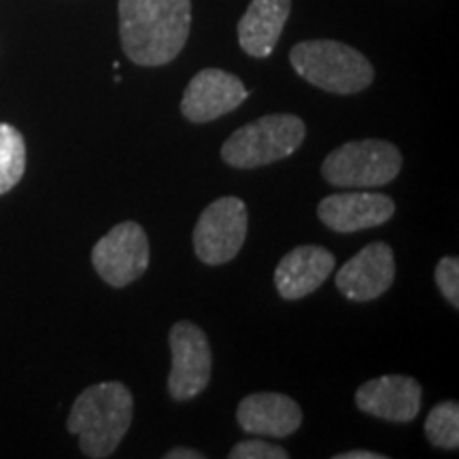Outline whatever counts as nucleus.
Returning <instances> with one entry per match:
<instances>
[{
  "mask_svg": "<svg viewBox=\"0 0 459 459\" xmlns=\"http://www.w3.org/2000/svg\"><path fill=\"white\" fill-rule=\"evenodd\" d=\"M249 91L237 74L221 68H204L187 83L181 99L183 117L194 124H206L238 108Z\"/></svg>",
  "mask_w": 459,
  "mask_h": 459,
  "instance_id": "1a4fd4ad",
  "label": "nucleus"
},
{
  "mask_svg": "<svg viewBox=\"0 0 459 459\" xmlns=\"http://www.w3.org/2000/svg\"><path fill=\"white\" fill-rule=\"evenodd\" d=\"M26 172V143L11 124H0V196L20 183Z\"/></svg>",
  "mask_w": 459,
  "mask_h": 459,
  "instance_id": "dca6fc26",
  "label": "nucleus"
},
{
  "mask_svg": "<svg viewBox=\"0 0 459 459\" xmlns=\"http://www.w3.org/2000/svg\"><path fill=\"white\" fill-rule=\"evenodd\" d=\"M169 344L172 353L169 375L170 398L177 402L196 398L211 383V370H213L209 338L192 321H179L170 328Z\"/></svg>",
  "mask_w": 459,
  "mask_h": 459,
  "instance_id": "0eeeda50",
  "label": "nucleus"
},
{
  "mask_svg": "<svg viewBox=\"0 0 459 459\" xmlns=\"http://www.w3.org/2000/svg\"><path fill=\"white\" fill-rule=\"evenodd\" d=\"M166 459H204V453L196 449H187V446H177L164 455Z\"/></svg>",
  "mask_w": 459,
  "mask_h": 459,
  "instance_id": "aec40b11",
  "label": "nucleus"
},
{
  "mask_svg": "<svg viewBox=\"0 0 459 459\" xmlns=\"http://www.w3.org/2000/svg\"><path fill=\"white\" fill-rule=\"evenodd\" d=\"M334 459H387V455H381V453H372V451H347V453H338Z\"/></svg>",
  "mask_w": 459,
  "mask_h": 459,
  "instance_id": "412c9836",
  "label": "nucleus"
},
{
  "mask_svg": "<svg viewBox=\"0 0 459 459\" xmlns=\"http://www.w3.org/2000/svg\"><path fill=\"white\" fill-rule=\"evenodd\" d=\"M290 62L298 77L330 94H359L375 82V68L364 54L351 45L330 39L294 45Z\"/></svg>",
  "mask_w": 459,
  "mask_h": 459,
  "instance_id": "7ed1b4c3",
  "label": "nucleus"
},
{
  "mask_svg": "<svg viewBox=\"0 0 459 459\" xmlns=\"http://www.w3.org/2000/svg\"><path fill=\"white\" fill-rule=\"evenodd\" d=\"M237 421L247 434L287 438L302 426V409L290 395L260 392L240 400Z\"/></svg>",
  "mask_w": 459,
  "mask_h": 459,
  "instance_id": "4468645a",
  "label": "nucleus"
},
{
  "mask_svg": "<svg viewBox=\"0 0 459 459\" xmlns=\"http://www.w3.org/2000/svg\"><path fill=\"white\" fill-rule=\"evenodd\" d=\"M436 285H438L440 294L446 298V302L453 308H459V260L457 257L446 255L438 262L434 273Z\"/></svg>",
  "mask_w": 459,
  "mask_h": 459,
  "instance_id": "a211bd4d",
  "label": "nucleus"
},
{
  "mask_svg": "<svg viewBox=\"0 0 459 459\" xmlns=\"http://www.w3.org/2000/svg\"><path fill=\"white\" fill-rule=\"evenodd\" d=\"M291 0H251L238 22L240 49L251 57H268L277 48Z\"/></svg>",
  "mask_w": 459,
  "mask_h": 459,
  "instance_id": "2eb2a0df",
  "label": "nucleus"
},
{
  "mask_svg": "<svg viewBox=\"0 0 459 459\" xmlns=\"http://www.w3.org/2000/svg\"><path fill=\"white\" fill-rule=\"evenodd\" d=\"M192 0H119V37L130 62L164 66L186 48Z\"/></svg>",
  "mask_w": 459,
  "mask_h": 459,
  "instance_id": "f257e3e1",
  "label": "nucleus"
},
{
  "mask_svg": "<svg viewBox=\"0 0 459 459\" xmlns=\"http://www.w3.org/2000/svg\"><path fill=\"white\" fill-rule=\"evenodd\" d=\"M132 409L134 400L124 383H96L77 395L66 428L79 438L83 455L91 459L111 457L128 434Z\"/></svg>",
  "mask_w": 459,
  "mask_h": 459,
  "instance_id": "f03ea898",
  "label": "nucleus"
},
{
  "mask_svg": "<svg viewBox=\"0 0 459 459\" xmlns=\"http://www.w3.org/2000/svg\"><path fill=\"white\" fill-rule=\"evenodd\" d=\"M230 459H287L290 453L266 440H243L230 451Z\"/></svg>",
  "mask_w": 459,
  "mask_h": 459,
  "instance_id": "6ab92c4d",
  "label": "nucleus"
},
{
  "mask_svg": "<svg viewBox=\"0 0 459 459\" xmlns=\"http://www.w3.org/2000/svg\"><path fill=\"white\" fill-rule=\"evenodd\" d=\"M355 404L361 412L383 421L409 423L421 409V385L402 375L370 378L355 392Z\"/></svg>",
  "mask_w": 459,
  "mask_h": 459,
  "instance_id": "9b49d317",
  "label": "nucleus"
},
{
  "mask_svg": "<svg viewBox=\"0 0 459 459\" xmlns=\"http://www.w3.org/2000/svg\"><path fill=\"white\" fill-rule=\"evenodd\" d=\"M395 213V203L375 192H342L325 196L317 206L319 220L341 234L383 226Z\"/></svg>",
  "mask_w": 459,
  "mask_h": 459,
  "instance_id": "f8f14e48",
  "label": "nucleus"
},
{
  "mask_svg": "<svg viewBox=\"0 0 459 459\" xmlns=\"http://www.w3.org/2000/svg\"><path fill=\"white\" fill-rule=\"evenodd\" d=\"M249 213L237 196H223L200 213L194 228V251L203 264L221 266L238 255L247 238Z\"/></svg>",
  "mask_w": 459,
  "mask_h": 459,
  "instance_id": "423d86ee",
  "label": "nucleus"
},
{
  "mask_svg": "<svg viewBox=\"0 0 459 459\" xmlns=\"http://www.w3.org/2000/svg\"><path fill=\"white\" fill-rule=\"evenodd\" d=\"M334 255L325 247L302 245L281 257L274 271V285L285 300H300L319 290L334 271Z\"/></svg>",
  "mask_w": 459,
  "mask_h": 459,
  "instance_id": "ddd939ff",
  "label": "nucleus"
},
{
  "mask_svg": "<svg viewBox=\"0 0 459 459\" xmlns=\"http://www.w3.org/2000/svg\"><path fill=\"white\" fill-rule=\"evenodd\" d=\"M307 136V126L298 115H264L230 134L221 145L223 162L232 169L249 170L290 158Z\"/></svg>",
  "mask_w": 459,
  "mask_h": 459,
  "instance_id": "20e7f679",
  "label": "nucleus"
},
{
  "mask_svg": "<svg viewBox=\"0 0 459 459\" xmlns=\"http://www.w3.org/2000/svg\"><path fill=\"white\" fill-rule=\"evenodd\" d=\"M426 436L429 445L438 449L455 451L459 446V406L457 402H440L426 419Z\"/></svg>",
  "mask_w": 459,
  "mask_h": 459,
  "instance_id": "f3484780",
  "label": "nucleus"
},
{
  "mask_svg": "<svg viewBox=\"0 0 459 459\" xmlns=\"http://www.w3.org/2000/svg\"><path fill=\"white\" fill-rule=\"evenodd\" d=\"M394 279V249L387 243H370L342 264L336 273V287L351 302H370L385 294Z\"/></svg>",
  "mask_w": 459,
  "mask_h": 459,
  "instance_id": "9d476101",
  "label": "nucleus"
},
{
  "mask_svg": "<svg viewBox=\"0 0 459 459\" xmlns=\"http://www.w3.org/2000/svg\"><path fill=\"white\" fill-rule=\"evenodd\" d=\"M91 264L111 287L139 281L149 266V240L141 223L124 221L108 230L91 249Z\"/></svg>",
  "mask_w": 459,
  "mask_h": 459,
  "instance_id": "6e6552de",
  "label": "nucleus"
},
{
  "mask_svg": "<svg viewBox=\"0 0 459 459\" xmlns=\"http://www.w3.org/2000/svg\"><path fill=\"white\" fill-rule=\"evenodd\" d=\"M402 170L398 147L387 141H349L321 164V175L334 187L372 189L392 183Z\"/></svg>",
  "mask_w": 459,
  "mask_h": 459,
  "instance_id": "39448f33",
  "label": "nucleus"
}]
</instances>
